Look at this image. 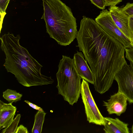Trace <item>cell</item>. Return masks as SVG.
<instances>
[{"label":"cell","mask_w":133,"mask_h":133,"mask_svg":"<svg viewBox=\"0 0 133 133\" xmlns=\"http://www.w3.org/2000/svg\"><path fill=\"white\" fill-rule=\"evenodd\" d=\"M10 0H0V13L6 12V10Z\"/></svg>","instance_id":"obj_19"},{"label":"cell","mask_w":133,"mask_h":133,"mask_svg":"<svg viewBox=\"0 0 133 133\" xmlns=\"http://www.w3.org/2000/svg\"><path fill=\"white\" fill-rule=\"evenodd\" d=\"M24 102L28 104L30 107L33 109H34L37 110H38L39 111H44V110L42 108L37 105H36L31 103L30 102L27 100H25L24 101Z\"/></svg>","instance_id":"obj_23"},{"label":"cell","mask_w":133,"mask_h":133,"mask_svg":"<svg viewBox=\"0 0 133 133\" xmlns=\"http://www.w3.org/2000/svg\"><path fill=\"white\" fill-rule=\"evenodd\" d=\"M76 38V46L93 74L95 90L103 94L110 89L117 73L127 63L125 48L95 20L85 16L81 20Z\"/></svg>","instance_id":"obj_1"},{"label":"cell","mask_w":133,"mask_h":133,"mask_svg":"<svg viewBox=\"0 0 133 133\" xmlns=\"http://www.w3.org/2000/svg\"><path fill=\"white\" fill-rule=\"evenodd\" d=\"M91 3L99 9L104 10L105 9L106 2L105 0H90Z\"/></svg>","instance_id":"obj_17"},{"label":"cell","mask_w":133,"mask_h":133,"mask_svg":"<svg viewBox=\"0 0 133 133\" xmlns=\"http://www.w3.org/2000/svg\"><path fill=\"white\" fill-rule=\"evenodd\" d=\"M6 14V12L1 13H0V31L1 30L2 27V25L4 17Z\"/></svg>","instance_id":"obj_24"},{"label":"cell","mask_w":133,"mask_h":133,"mask_svg":"<svg viewBox=\"0 0 133 133\" xmlns=\"http://www.w3.org/2000/svg\"><path fill=\"white\" fill-rule=\"evenodd\" d=\"M127 99L119 91L111 96L107 102L103 101V106L106 107L109 114H115L120 116L127 109Z\"/></svg>","instance_id":"obj_8"},{"label":"cell","mask_w":133,"mask_h":133,"mask_svg":"<svg viewBox=\"0 0 133 133\" xmlns=\"http://www.w3.org/2000/svg\"><path fill=\"white\" fill-rule=\"evenodd\" d=\"M104 128L105 133H129L128 124L118 118L104 117Z\"/></svg>","instance_id":"obj_12"},{"label":"cell","mask_w":133,"mask_h":133,"mask_svg":"<svg viewBox=\"0 0 133 133\" xmlns=\"http://www.w3.org/2000/svg\"><path fill=\"white\" fill-rule=\"evenodd\" d=\"M84 58L81 52L77 51L74 54L73 58L75 64L81 77L94 84V77L93 74Z\"/></svg>","instance_id":"obj_10"},{"label":"cell","mask_w":133,"mask_h":133,"mask_svg":"<svg viewBox=\"0 0 133 133\" xmlns=\"http://www.w3.org/2000/svg\"><path fill=\"white\" fill-rule=\"evenodd\" d=\"M82 79L81 94L84 105L87 120L89 123L104 125V117L102 115L95 103L88 82Z\"/></svg>","instance_id":"obj_5"},{"label":"cell","mask_w":133,"mask_h":133,"mask_svg":"<svg viewBox=\"0 0 133 133\" xmlns=\"http://www.w3.org/2000/svg\"><path fill=\"white\" fill-rule=\"evenodd\" d=\"M27 129L21 124L17 127L15 133H29Z\"/></svg>","instance_id":"obj_21"},{"label":"cell","mask_w":133,"mask_h":133,"mask_svg":"<svg viewBox=\"0 0 133 133\" xmlns=\"http://www.w3.org/2000/svg\"><path fill=\"white\" fill-rule=\"evenodd\" d=\"M114 80L117 83L118 91L126 97L129 104L133 103V66L125 64L117 73Z\"/></svg>","instance_id":"obj_7"},{"label":"cell","mask_w":133,"mask_h":133,"mask_svg":"<svg viewBox=\"0 0 133 133\" xmlns=\"http://www.w3.org/2000/svg\"><path fill=\"white\" fill-rule=\"evenodd\" d=\"M95 21L106 32L121 43L125 49L133 48L130 39L115 24L109 11L107 9L103 10Z\"/></svg>","instance_id":"obj_6"},{"label":"cell","mask_w":133,"mask_h":133,"mask_svg":"<svg viewBox=\"0 0 133 133\" xmlns=\"http://www.w3.org/2000/svg\"><path fill=\"white\" fill-rule=\"evenodd\" d=\"M17 108L11 103H4L0 100V130L7 127L12 122Z\"/></svg>","instance_id":"obj_11"},{"label":"cell","mask_w":133,"mask_h":133,"mask_svg":"<svg viewBox=\"0 0 133 133\" xmlns=\"http://www.w3.org/2000/svg\"><path fill=\"white\" fill-rule=\"evenodd\" d=\"M56 74L58 94L73 105L76 103L81 94L82 78L78 74L73 59L62 55Z\"/></svg>","instance_id":"obj_4"},{"label":"cell","mask_w":133,"mask_h":133,"mask_svg":"<svg viewBox=\"0 0 133 133\" xmlns=\"http://www.w3.org/2000/svg\"><path fill=\"white\" fill-rule=\"evenodd\" d=\"M131 132L133 133V124L132 125L131 129Z\"/></svg>","instance_id":"obj_26"},{"label":"cell","mask_w":133,"mask_h":133,"mask_svg":"<svg viewBox=\"0 0 133 133\" xmlns=\"http://www.w3.org/2000/svg\"><path fill=\"white\" fill-rule=\"evenodd\" d=\"M125 57L133 66V48L125 49Z\"/></svg>","instance_id":"obj_18"},{"label":"cell","mask_w":133,"mask_h":133,"mask_svg":"<svg viewBox=\"0 0 133 133\" xmlns=\"http://www.w3.org/2000/svg\"><path fill=\"white\" fill-rule=\"evenodd\" d=\"M106 2V6L116 5L122 1V0H105Z\"/></svg>","instance_id":"obj_20"},{"label":"cell","mask_w":133,"mask_h":133,"mask_svg":"<svg viewBox=\"0 0 133 133\" xmlns=\"http://www.w3.org/2000/svg\"><path fill=\"white\" fill-rule=\"evenodd\" d=\"M129 27L130 33V39L133 37V17H129Z\"/></svg>","instance_id":"obj_22"},{"label":"cell","mask_w":133,"mask_h":133,"mask_svg":"<svg viewBox=\"0 0 133 133\" xmlns=\"http://www.w3.org/2000/svg\"><path fill=\"white\" fill-rule=\"evenodd\" d=\"M46 114L44 111H38L35 115L34 124L32 130V133H41Z\"/></svg>","instance_id":"obj_13"},{"label":"cell","mask_w":133,"mask_h":133,"mask_svg":"<svg viewBox=\"0 0 133 133\" xmlns=\"http://www.w3.org/2000/svg\"><path fill=\"white\" fill-rule=\"evenodd\" d=\"M131 44L133 47V37L131 38L130 39Z\"/></svg>","instance_id":"obj_25"},{"label":"cell","mask_w":133,"mask_h":133,"mask_svg":"<svg viewBox=\"0 0 133 133\" xmlns=\"http://www.w3.org/2000/svg\"><path fill=\"white\" fill-rule=\"evenodd\" d=\"M121 9L123 12L129 17H133V3H128Z\"/></svg>","instance_id":"obj_16"},{"label":"cell","mask_w":133,"mask_h":133,"mask_svg":"<svg viewBox=\"0 0 133 133\" xmlns=\"http://www.w3.org/2000/svg\"><path fill=\"white\" fill-rule=\"evenodd\" d=\"M21 117V115L18 114L10 124L2 130L1 133H15Z\"/></svg>","instance_id":"obj_15"},{"label":"cell","mask_w":133,"mask_h":133,"mask_svg":"<svg viewBox=\"0 0 133 133\" xmlns=\"http://www.w3.org/2000/svg\"><path fill=\"white\" fill-rule=\"evenodd\" d=\"M3 97L9 103L12 104L14 102L21 100L22 94L17 92L16 90L8 89L3 92Z\"/></svg>","instance_id":"obj_14"},{"label":"cell","mask_w":133,"mask_h":133,"mask_svg":"<svg viewBox=\"0 0 133 133\" xmlns=\"http://www.w3.org/2000/svg\"><path fill=\"white\" fill-rule=\"evenodd\" d=\"M20 38L19 35L15 36L9 32L0 37L1 49L6 57L3 66L25 87L52 84L54 80L51 77L42 74V65L20 45Z\"/></svg>","instance_id":"obj_2"},{"label":"cell","mask_w":133,"mask_h":133,"mask_svg":"<svg viewBox=\"0 0 133 133\" xmlns=\"http://www.w3.org/2000/svg\"><path fill=\"white\" fill-rule=\"evenodd\" d=\"M43 12L41 19L46 32L61 45L70 44L76 38V19L71 9L61 0H42Z\"/></svg>","instance_id":"obj_3"},{"label":"cell","mask_w":133,"mask_h":133,"mask_svg":"<svg viewBox=\"0 0 133 133\" xmlns=\"http://www.w3.org/2000/svg\"><path fill=\"white\" fill-rule=\"evenodd\" d=\"M109 10L115 24L130 39V33L129 27V16L122 11L121 8L116 5L110 6Z\"/></svg>","instance_id":"obj_9"}]
</instances>
